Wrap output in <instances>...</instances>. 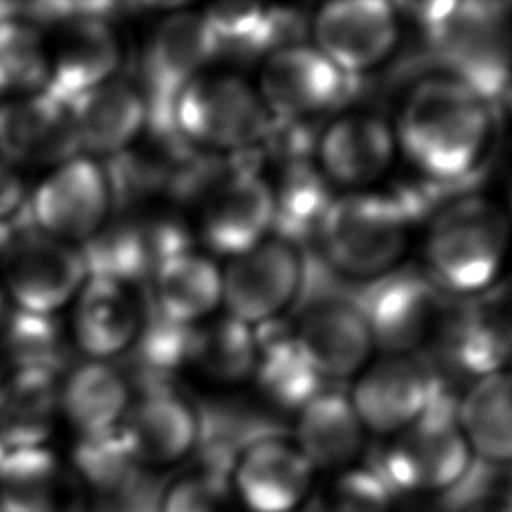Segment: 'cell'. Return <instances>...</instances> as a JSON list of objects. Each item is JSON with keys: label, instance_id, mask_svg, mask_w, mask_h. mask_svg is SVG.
<instances>
[{"label": "cell", "instance_id": "6da1fadb", "mask_svg": "<svg viewBox=\"0 0 512 512\" xmlns=\"http://www.w3.org/2000/svg\"><path fill=\"white\" fill-rule=\"evenodd\" d=\"M392 126L398 154L436 182L472 174L486 158L496 128L490 98L450 72L420 78Z\"/></svg>", "mask_w": 512, "mask_h": 512}, {"label": "cell", "instance_id": "7a4b0ae2", "mask_svg": "<svg viewBox=\"0 0 512 512\" xmlns=\"http://www.w3.org/2000/svg\"><path fill=\"white\" fill-rule=\"evenodd\" d=\"M512 250V220L490 196L446 202L428 222L422 260L430 282L460 298H476L502 276Z\"/></svg>", "mask_w": 512, "mask_h": 512}, {"label": "cell", "instance_id": "3957f363", "mask_svg": "<svg viewBox=\"0 0 512 512\" xmlns=\"http://www.w3.org/2000/svg\"><path fill=\"white\" fill-rule=\"evenodd\" d=\"M330 268L356 282H380L398 272L412 244V216L398 198L342 192L330 202L318 230Z\"/></svg>", "mask_w": 512, "mask_h": 512}, {"label": "cell", "instance_id": "277c9868", "mask_svg": "<svg viewBox=\"0 0 512 512\" xmlns=\"http://www.w3.org/2000/svg\"><path fill=\"white\" fill-rule=\"evenodd\" d=\"M174 132L202 154H236L262 144L274 120L254 82L232 70H206L174 100Z\"/></svg>", "mask_w": 512, "mask_h": 512}, {"label": "cell", "instance_id": "5b68a950", "mask_svg": "<svg viewBox=\"0 0 512 512\" xmlns=\"http://www.w3.org/2000/svg\"><path fill=\"white\" fill-rule=\"evenodd\" d=\"M472 460L456 416L434 406L388 438L374 470L394 496H432L456 488L468 476Z\"/></svg>", "mask_w": 512, "mask_h": 512}, {"label": "cell", "instance_id": "8992f818", "mask_svg": "<svg viewBox=\"0 0 512 512\" xmlns=\"http://www.w3.org/2000/svg\"><path fill=\"white\" fill-rule=\"evenodd\" d=\"M220 54L202 12L174 10L154 28L140 62V90L148 104V128L172 132L176 96Z\"/></svg>", "mask_w": 512, "mask_h": 512}, {"label": "cell", "instance_id": "52a82bcc", "mask_svg": "<svg viewBox=\"0 0 512 512\" xmlns=\"http://www.w3.org/2000/svg\"><path fill=\"white\" fill-rule=\"evenodd\" d=\"M304 258L296 242L270 234L222 268L224 312L258 328L278 320L298 298Z\"/></svg>", "mask_w": 512, "mask_h": 512}, {"label": "cell", "instance_id": "ba28073f", "mask_svg": "<svg viewBox=\"0 0 512 512\" xmlns=\"http://www.w3.org/2000/svg\"><path fill=\"white\" fill-rule=\"evenodd\" d=\"M312 46L346 78L380 68L400 40V12L384 0H336L310 18Z\"/></svg>", "mask_w": 512, "mask_h": 512}, {"label": "cell", "instance_id": "9c48e42d", "mask_svg": "<svg viewBox=\"0 0 512 512\" xmlns=\"http://www.w3.org/2000/svg\"><path fill=\"white\" fill-rule=\"evenodd\" d=\"M196 234L210 254L228 260L274 234L270 178L248 168L216 176L198 200Z\"/></svg>", "mask_w": 512, "mask_h": 512}, {"label": "cell", "instance_id": "30bf717a", "mask_svg": "<svg viewBox=\"0 0 512 512\" xmlns=\"http://www.w3.org/2000/svg\"><path fill=\"white\" fill-rule=\"evenodd\" d=\"M348 400L366 432L392 438L436 406V380L416 354H382L352 380Z\"/></svg>", "mask_w": 512, "mask_h": 512}, {"label": "cell", "instance_id": "8fae6325", "mask_svg": "<svg viewBox=\"0 0 512 512\" xmlns=\"http://www.w3.org/2000/svg\"><path fill=\"white\" fill-rule=\"evenodd\" d=\"M394 126L374 110H348L330 118L314 142V164L328 184L344 192L372 190L394 166Z\"/></svg>", "mask_w": 512, "mask_h": 512}, {"label": "cell", "instance_id": "7c38bea8", "mask_svg": "<svg viewBox=\"0 0 512 512\" xmlns=\"http://www.w3.org/2000/svg\"><path fill=\"white\" fill-rule=\"evenodd\" d=\"M254 86L274 122L296 124L332 110L346 90V76L312 44L288 42L264 54Z\"/></svg>", "mask_w": 512, "mask_h": 512}, {"label": "cell", "instance_id": "4fadbf2b", "mask_svg": "<svg viewBox=\"0 0 512 512\" xmlns=\"http://www.w3.org/2000/svg\"><path fill=\"white\" fill-rule=\"evenodd\" d=\"M2 286L14 308L34 314H56L76 298L88 278L76 244L44 232H28L0 262Z\"/></svg>", "mask_w": 512, "mask_h": 512}, {"label": "cell", "instance_id": "5bb4252c", "mask_svg": "<svg viewBox=\"0 0 512 512\" xmlns=\"http://www.w3.org/2000/svg\"><path fill=\"white\" fill-rule=\"evenodd\" d=\"M28 204L38 232L80 246L112 212L102 162L78 154L54 166Z\"/></svg>", "mask_w": 512, "mask_h": 512}, {"label": "cell", "instance_id": "9a60e30c", "mask_svg": "<svg viewBox=\"0 0 512 512\" xmlns=\"http://www.w3.org/2000/svg\"><path fill=\"white\" fill-rule=\"evenodd\" d=\"M108 4H88V10L58 30L48 48L46 94L70 104L82 94L120 76L124 46L110 22Z\"/></svg>", "mask_w": 512, "mask_h": 512}, {"label": "cell", "instance_id": "2e32d148", "mask_svg": "<svg viewBox=\"0 0 512 512\" xmlns=\"http://www.w3.org/2000/svg\"><path fill=\"white\" fill-rule=\"evenodd\" d=\"M316 476L292 438L264 436L238 452L228 480L246 512H302L316 490Z\"/></svg>", "mask_w": 512, "mask_h": 512}, {"label": "cell", "instance_id": "e0dca14e", "mask_svg": "<svg viewBox=\"0 0 512 512\" xmlns=\"http://www.w3.org/2000/svg\"><path fill=\"white\" fill-rule=\"evenodd\" d=\"M288 334L324 382L354 380L376 350L364 308L342 298L306 306Z\"/></svg>", "mask_w": 512, "mask_h": 512}, {"label": "cell", "instance_id": "ac0fdd59", "mask_svg": "<svg viewBox=\"0 0 512 512\" xmlns=\"http://www.w3.org/2000/svg\"><path fill=\"white\" fill-rule=\"evenodd\" d=\"M118 432L142 468H162L188 458L202 442V414L174 386L132 398Z\"/></svg>", "mask_w": 512, "mask_h": 512}, {"label": "cell", "instance_id": "d6986e66", "mask_svg": "<svg viewBox=\"0 0 512 512\" xmlns=\"http://www.w3.org/2000/svg\"><path fill=\"white\" fill-rule=\"evenodd\" d=\"M364 308L372 340L382 354H416L430 344L446 310L426 274L394 272L376 282Z\"/></svg>", "mask_w": 512, "mask_h": 512}, {"label": "cell", "instance_id": "ffe728a7", "mask_svg": "<svg viewBox=\"0 0 512 512\" xmlns=\"http://www.w3.org/2000/svg\"><path fill=\"white\" fill-rule=\"evenodd\" d=\"M82 154L70 106L40 92L0 100V158L58 166Z\"/></svg>", "mask_w": 512, "mask_h": 512}, {"label": "cell", "instance_id": "44dd1931", "mask_svg": "<svg viewBox=\"0 0 512 512\" xmlns=\"http://www.w3.org/2000/svg\"><path fill=\"white\" fill-rule=\"evenodd\" d=\"M80 152L104 160L134 146L148 128V104L138 86L116 76L70 104Z\"/></svg>", "mask_w": 512, "mask_h": 512}, {"label": "cell", "instance_id": "7402d4cb", "mask_svg": "<svg viewBox=\"0 0 512 512\" xmlns=\"http://www.w3.org/2000/svg\"><path fill=\"white\" fill-rule=\"evenodd\" d=\"M74 302L72 336L88 360L110 362L132 346L142 324V296L132 286L86 278Z\"/></svg>", "mask_w": 512, "mask_h": 512}, {"label": "cell", "instance_id": "603a6c76", "mask_svg": "<svg viewBox=\"0 0 512 512\" xmlns=\"http://www.w3.org/2000/svg\"><path fill=\"white\" fill-rule=\"evenodd\" d=\"M88 278H106L132 288L146 286L160 266L148 204L112 210L108 220L80 246Z\"/></svg>", "mask_w": 512, "mask_h": 512}, {"label": "cell", "instance_id": "cb8c5ba5", "mask_svg": "<svg viewBox=\"0 0 512 512\" xmlns=\"http://www.w3.org/2000/svg\"><path fill=\"white\" fill-rule=\"evenodd\" d=\"M366 434L348 394L326 388L296 412L292 442L316 472L332 474L356 464Z\"/></svg>", "mask_w": 512, "mask_h": 512}, {"label": "cell", "instance_id": "d4e9b609", "mask_svg": "<svg viewBox=\"0 0 512 512\" xmlns=\"http://www.w3.org/2000/svg\"><path fill=\"white\" fill-rule=\"evenodd\" d=\"M142 288L164 318L198 326L222 306V268L212 256L192 248L162 262Z\"/></svg>", "mask_w": 512, "mask_h": 512}, {"label": "cell", "instance_id": "484cf974", "mask_svg": "<svg viewBox=\"0 0 512 512\" xmlns=\"http://www.w3.org/2000/svg\"><path fill=\"white\" fill-rule=\"evenodd\" d=\"M508 324L488 304H460L444 310L432 342L450 368L478 380L508 368Z\"/></svg>", "mask_w": 512, "mask_h": 512}, {"label": "cell", "instance_id": "4316f807", "mask_svg": "<svg viewBox=\"0 0 512 512\" xmlns=\"http://www.w3.org/2000/svg\"><path fill=\"white\" fill-rule=\"evenodd\" d=\"M454 416L472 458L512 466V368L474 380Z\"/></svg>", "mask_w": 512, "mask_h": 512}, {"label": "cell", "instance_id": "83f0119b", "mask_svg": "<svg viewBox=\"0 0 512 512\" xmlns=\"http://www.w3.org/2000/svg\"><path fill=\"white\" fill-rule=\"evenodd\" d=\"M132 398L116 364L84 360L68 370L60 386V412L80 436H94L116 430Z\"/></svg>", "mask_w": 512, "mask_h": 512}, {"label": "cell", "instance_id": "f1b7e54d", "mask_svg": "<svg viewBox=\"0 0 512 512\" xmlns=\"http://www.w3.org/2000/svg\"><path fill=\"white\" fill-rule=\"evenodd\" d=\"M60 414L58 378L16 370L0 388V442L6 448L44 446Z\"/></svg>", "mask_w": 512, "mask_h": 512}, {"label": "cell", "instance_id": "f546056e", "mask_svg": "<svg viewBox=\"0 0 512 512\" xmlns=\"http://www.w3.org/2000/svg\"><path fill=\"white\" fill-rule=\"evenodd\" d=\"M258 352V330L224 312L194 326L190 366L220 386H234L252 380Z\"/></svg>", "mask_w": 512, "mask_h": 512}, {"label": "cell", "instance_id": "4dcf8cb0", "mask_svg": "<svg viewBox=\"0 0 512 512\" xmlns=\"http://www.w3.org/2000/svg\"><path fill=\"white\" fill-rule=\"evenodd\" d=\"M274 196V234L296 242L298 236L316 232L336 192L320 174L312 158H290L276 180H270Z\"/></svg>", "mask_w": 512, "mask_h": 512}, {"label": "cell", "instance_id": "1f68e13d", "mask_svg": "<svg viewBox=\"0 0 512 512\" xmlns=\"http://www.w3.org/2000/svg\"><path fill=\"white\" fill-rule=\"evenodd\" d=\"M2 352L16 370L44 372L54 378L72 368V346L56 314H34L12 308L2 318Z\"/></svg>", "mask_w": 512, "mask_h": 512}, {"label": "cell", "instance_id": "d6a6232c", "mask_svg": "<svg viewBox=\"0 0 512 512\" xmlns=\"http://www.w3.org/2000/svg\"><path fill=\"white\" fill-rule=\"evenodd\" d=\"M252 380L270 404L282 410H292L294 414L308 400L326 390L324 380L296 350L290 334L270 340L260 338Z\"/></svg>", "mask_w": 512, "mask_h": 512}, {"label": "cell", "instance_id": "836d02e7", "mask_svg": "<svg viewBox=\"0 0 512 512\" xmlns=\"http://www.w3.org/2000/svg\"><path fill=\"white\" fill-rule=\"evenodd\" d=\"M48 70V46L40 28L22 20L0 22V100L44 92Z\"/></svg>", "mask_w": 512, "mask_h": 512}, {"label": "cell", "instance_id": "e575fe53", "mask_svg": "<svg viewBox=\"0 0 512 512\" xmlns=\"http://www.w3.org/2000/svg\"><path fill=\"white\" fill-rule=\"evenodd\" d=\"M394 494L374 466L352 464L316 486L306 508L312 512H390Z\"/></svg>", "mask_w": 512, "mask_h": 512}, {"label": "cell", "instance_id": "d590c367", "mask_svg": "<svg viewBox=\"0 0 512 512\" xmlns=\"http://www.w3.org/2000/svg\"><path fill=\"white\" fill-rule=\"evenodd\" d=\"M142 466L128 452L118 428L80 436L74 446V474L94 496L116 490L132 480Z\"/></svg>", "mask_w": 512, "mask_h": 512}, {"label": "cell", "instance_id": "8d00e7d4", "mask_svg": "<svg viewBox=\"0 0 512 512\" xmlns=\"http://www.w3.org/2000/svg\"><path fill=\"white\" fill-rule=\"evenodd\" d=\"M202 14L220 52L226 48H272V32L278 28V16H274L270 8L248 2H224L204 8Z\"/></svg>", "mask_w": 512, "mask_h": 512}, {"label": "cell", "instance_id": "74e56055", "mask_svg": "<svg viewBox=\"0 0 512 512\" xmlns=\"http://www.w3.org/2000/svg\"><path fill=\"white\" fill-rule=\"evenodd\" d=\"M230 480L214 464H202L172 480L160 498V512H236Z\"/></svg>", "mask_w": 512, "mask_h": 512}, {"label": "cell", "instance_id": "f35d334b", "mask_svg": "<svg viewBox=\"0 0 512 512\" xmlns=\"http://www.w3.org/2000/svg\"><path fill=\"white\" fill-rule=\"evenodd\" d=\"M162 490L152 472L142 468L124 486L96 494L88 512H160Z\"/></svg>", "mask_w": 512, "mask_h": 512}, {"label": "cell", "instance_id": "ab89813d", "mask_svg": "<svg viewBox=\"0 0 512 512\" xmlns=\"http://www.w3.org/2000/svg\"><path fill=\"white\" fill-rule=\"evenodd\" d=\"M30 200L26 182L14 164L0 158V220L16 216Z\"/></svg>", "mask_w": 512, "mask_h": 512}, {"label": "cell", "instance_id": "60d3db41", "mask_svg": "<svg viewBox=\"0 0 512 512\" xmlns=\"http://www.w3.org/2000/svg\"><path fill=\"white\" fill-rule=\"evenodd\" d=\"M34 230H36V226L32 220L30 204H26L16 216H12L8 220H0V262L10 252V248L16 244V240H20L24 234L34 232Z\"/></svg>", "mask_w": 512, "mask_h": 512}, {"label": "cell", "instance_id": "b9f144b4", "mask_svg": "<svg viewBox=\"0 0 512 512\" xmlns=\"http://www.w3.org/2000/svg\"><path fill=\"white\" fill-rule=\"evenodd\" d=\"M506 358H508V366L512 368V320L508 324V334H506Z\"/></svg>", "mask_w": 512, "mask_h": 512}, {"label": "cell", "instance_id": "7bdbcfd3", "mask_svg": "<svg viewBox=\"0 0 512 512\" xmlns=\"http://www.w3.org/2000/svg\"><path fill=\"white\" fill-rule=\"evenodd\" d=\"M4 306H6V292H4V286H2V282H0V322H2V318H4Z\"/></svg>", "mask_w": 512, "mask_h": 512}, {"label": "cell", "instance_id": "ee69618b", "mask_svg": "<svg viewBox=\"0 0 512 512\" xmlns=\"http://www.w3.org/2000/svg\"><path fill=\"white\" fill-rule=\"evenodd\" d=\"M506 208V212H508V216H510V220H512V188H510V200H508V206H504Z\"/></svg>", "mask_w": 512, "mask_h": 512}, {"label": "cell", "instance_id": "f6af8a7d", "mask_svg": "<svg viewBox=\"0 0 512 512\" xmlns=\"http://www.w3.org/2000/svg\"><path fill=\"white\" fill-rule=\"evenodd\" d=\"M506 92H508V100H510V104H512V76H510V80H508V86H506Z\"/></svg>", "mask_w": 512, "mask_h": 512}, {"label": "cell", "instance_id": "bcb514c9", "mask_svg": "<svg viewBox=\"0 0 512 512\" xmlns=\"http://www.w3.org/2000/svg\"><path fill=\"white\" fill-rule=\"evenodd\" d=\"M0 388H2V376H0Z\"/></svg>", "mask_w": 512, "mask_h": 512}]
</instances>
